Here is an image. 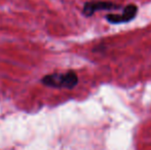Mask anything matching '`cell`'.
<instances>
[{
	"instance_id": "obj_1",
	"label": "cell",
	"mask_w": 151,
	"mask_h": 150,
	"mask_svg": "<svg viewBox=\"0 0 151 150\" xmlns=\"http://www.w3.org/2000/svg\"><path fill=\"white\" fill-rule=\"evenodd\" d=\"M42 84L55 88H68L71 90L77 85L78 77L74 71L69 70L66 72L52 73L44 76L41 79Z\"/></svg>"
},
{
	"instance_id": "obj_2",
	"label": "cell",
	"mask_w": 151,
	"mask_h": 150,
	"mask_svg": "<svg viewBox=\"0 0 151 150\" xmlns=\"http://www.w3.org/2000/svg\"><path fill=\"white\" fill-rule=\"evenodd\" d=\"M138 12V7L135 4H129L125 7L122 8V14H107L106 20L110 24L117 25V24H123V23L131 22L134 20Z\"/></svg>"
},
{
	"instance_id": "obj_3",
	"label": "cell",
	"mask_w": 151,
	"mask_h": 150,
	"mask_svg": "<svg viewBox=\"0 0 151 150\" xmlns=\"http://www.w3.org/2000/svg\"><path fill=\"white\" fill-rule=\"evenodd\" d=\"M121 6L109 1H91L86 2L83 6V14L86 17H91L98 10H108V9H118Z\"/></svg>"
}]
</instances>
